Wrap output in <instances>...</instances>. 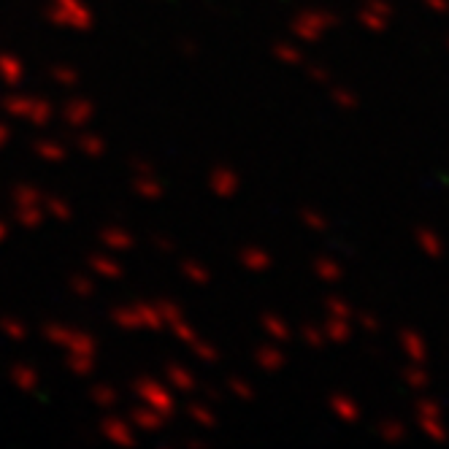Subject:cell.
Returning a JSON list of instances; mask_svg holds the SVG:
<instances>
[{
	"mask_svg": "<svg viewBox=\"0 0 449 449\" xmlns=\"http://www.w3.org/2000/svg\"><path fill=\"white\" fill-rule=\"evenodd\" d=\"M398 341H400L403 355L409 358V363L425 365V360H428V346H425L422 333H417L415 328H403L400 333H398Z\"/></svg>",
	"mask_w": 449,
	"mask_h": 449,
	"instance_id": "1",
	"label": "cell"
},
{
	"mask_svg": "<svg viewBox=\"0 0 449 449\" xmlns=\"http://www.w3.org/2000/svg\"><path fill=\"white\" fill-rule=\"evenodd\" d=\"M415 239H417V244H419V249H422V255H428V258H433V260H438L444 255V244L438 239V233L431 230V227H417Z\"/></svg>",
	"mask_w": 449,
	"mask_h": 449,
	"instance_id": "2",
	"label": "cell"
},
{
	"mask_svg": "<svg viewBox=\"0 0 449 449\" xmlns=\"http://www.w3.org/2000/svg\"><path fill=\"white\" fill-rule=\"evenodd\" d=\"M417 422H419V431H422V436H428L431 441H447L449 433L447 428L441 425V417H417Z\"/></svg>",
	"mask_w": 449,
	"mask_h": 449,
	"instance_id": "3",
	"label": "cell"
},
{
	"mask_svg": "<svg viewBox=\"0 0 449 449\" xmlns=\"http://www.w3.org/2000/svg\"><path fill=\"white\" fill-rule=\"evenodd\" d=\"M403 381H406L412 390H425V387L431 384V377H428L425 365L412 363L409 368H403Z\"/></svg>",
	"mask_w": 449,
	"mask_h": 449,
	"instance_id": "4",
	"label": "cell"
},
{
	"mask_svg": "<svg viewBox=\"0 0 449 449\" xmlns=\"http://www.w3.org/2000/svg\"><path fill=\"white\" fill-rule=\"evenodd\" d=\"M379 436L390 444H398L406 438V425L400 419H384V422H379Z\"/></svg>",
	"mask_w": 449,
	"mask_h": 449,
	"instance_id": "5",
	"label": "cell"
},
{
	"mask_svg": "<svg viewBox=\"0 0 449 449\" xmlns=\"http://www.w3.org/2000/svg\"><path fill=\"white\" fill-rule=\"evenodd\" d=\"M417 417H441V403L433 398H419L415 403Z\"/></svg>",
	"mask_w": 449,
	"mask_h": 449,
	"instance_id": "6",
	"label": "cell"
},
{
	"mask_svg": "<svg viewBox=\"0 0 449 449\" xmlns=\"http://www.w3.org/2000/svg\"><path fill=\"white\" fill-rule=\"evenodd\" d=\"M360 22H363V27L374 30V33H381V30L387 27V19L379 17V14H377V11H371V8H365L363 14H360Z\"/></svg>",
	"mask_w": 449,
	"mask_h": 449,
	"instance_id": "7",
	"label": "cell"
},
{
	"mask_svg": "<svg viewBox=\"0 0 449 449\" xmlns=\"http://www.w3.org/2000/svg\"><path fill=\"white\" fill-rule=\"evenodd\" d=\"M333 406L339 409V415L344 417V419H355V417H358V406H355L349 398H336Z\"/></svg>",
	"mask_w": 449,
	"mask_h": 449,
	"instance_id": "8",
	"label": "cell"
},
{
	"mask_svg": "<svg viewBox=\"0 0 449 449\" xmlns=\"http://www.w3.org/2000/svg\"><path fill=\"white\" fill-rule=\"evenodd\" d=\"M365 8L377 11V14H379V17H384V19H390V17H393V11H396L390 0H368V6H365Z\"/></svg>",
	"mask_w": 449,
	"mask_h": 449,
	"instance_id": "9",
	"label": "cell"
},
{
	"mask_svg": "<svg viewBox=\"0 0 449 449\" xmlns=\"http://www.w3.org/2000/svg\"><path fill=\"white\" fill-rule=\"evenodd\" d=\"M425 8L433 11V14H447L449 11V0H422Z\"/></svg>",
	"mask_w": 449,
	"mask_h": 449,
	"instance_id": "10",
	"label": "cell"
},
{
	"mask_svg": "<svg viewBox=\"0 0 449 449\" xmlns=\"http://www.w3.org/2000/svg\"><path fill=\"white\" fill-rule=\"evenodd\" d=\"M330 333H333L336 339H341V341H344L346 336H349V328H346L344 322H333V325H330Z\"/></svg>",
	"mask_w": 449,
	"mask_h": 449,
	"instance_id": "11",
	"label": "cell"
},
{
	"mask_svg": "<svg viewBox=\"0 0 449 449\" xmlns=\"http://www.w3.org/2000/svg\"><path fill=\"white\" fill-rule=\"evenodd\" d=\"M363 328L365 330H379V320L374 314H363Z\"/></svg>",
	"mask_w": 449,
	"mask_h": 449,
	"instance_id": "12",
	"label": "cell"
},
{
	"mask_svg": "<svg viewBox=\"0 0 449 449\" xmlns=\"http://www.w3.org/2000/svg\"><path fill=\"white\" fill-rule=\"evenodd\" d=\"M339 101H341V106H355V98L346 92H339Z\"/></svg>",
	"mask_w": 449,
	"mask_h": 449,
	"instance_id": "13",
	"label": "cell"
}]
</instances>
